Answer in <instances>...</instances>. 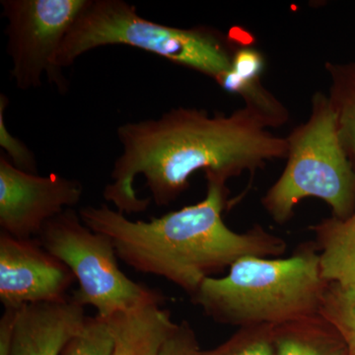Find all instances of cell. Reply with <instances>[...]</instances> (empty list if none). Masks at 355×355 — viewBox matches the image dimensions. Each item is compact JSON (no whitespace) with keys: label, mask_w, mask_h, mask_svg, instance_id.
<instances>
[{"label":"cell","mask_w":355,"mask_h":355,"mask_svg":"<svg viewBox=\"0 0 355 355\" xmlns=\"http://www.w3.org/2000/svg\"><path fill=\"white\" fill-rule=\"evenodd\" d=\"M320 315L338 331L347 355H355V286L329 284Z\"/></svg>","instance_id":"cell-16"},{"label":"cell","mask_w":355,"mask_h":355,"mask_svg":"<svg viewBox=\"0 0 355 355\" xmlns=\"http://www.w3.org/2000/svg\"><path fill=\"white\" fill-rule=\"evenodd\" d=\"M113 338L106 320L88 317L83 330L64 347L62 355H111Z\"/></svg>","instance_id":"cell-18"},{"label":"cell","mask_w":355,"mask_h":355,"mask_svg":"<svg viewBox=\"0 0 355 355\" xmlns=\"http://www.w3.org/2000/svg\"><path fill=\"white\" fill-rule=\"evenodd\" d=\"M329 282L315 243L288 258L244 257L225 277H207L191 302L217 323L277 327L320 314Z\"/></svg>","instance_id":"cell-3"},{"label":"cell","mask_w":355,"mask_h":355,"mask_svg":"<svg viewBox=\"0 0 355 355\" xmlns=\"http://www.w3.org/2000/svg\"><path fill=\"white\" fill-rule=\"evenodd\" d=\"M324 69L330 78L328 97L340 141L355 168V60L345 64L327 62Z\"/></svg>","instance_id":"cell-15"},{"label":"cell","mask_w":355,"mask_h":355,"mask_svg":"<svg viewBox=\"0 0 355 355\" xmlns=\"http://www.w3.org/2000/svg\"><path fill=\"white\" fill-rule=\"evenodd\" d=\"M315 234L323 279L355 286V209L347 218L333 216L310 226Z\"/></svg>","instance_id":"cell-13"},{"label":"cell","mask_w":355,"mask_h":355,"mask_svg":"<svg viewBox=\"0 0 355 355\" xmlns=\"http://www.w3.org/2000/svg\"><path fill=\"white\" fill-rule=\"evenodd\" d=\"M112 44L153 53L216 83L230 69L239 46L216 28L171 27L141 17L123 0H89L60 46L55 67L62 72L87 51Z\"/></svg>","instance_id":"cell-4"},{"label":"cell","mask_w":355,"mask_h":355,"mask_svg":"<svg viewBox=\"0 0 355 355\" xmlns=\"http://www.w3.org/2000/svg\"><path fill=\"white\" fill-rule=\"evenodd\" d=\"M74 282L71 270L38 238L19 239L0 233V301L4 309L64 300Z\"/></svg>","instance_id":"cell-9"},{"label":"cell","mask_w":355,"mask_h":355,"mask_svg":"<svg viewBox=\"0 0 355 355\" xmlns=\"http://www.w3.org/2000/svg\"><path fill=\"white\" fill-rule=\"evenodd\" d=\"M286 139V167L261 198L266 214L284 224L301 200L316 198L336 218L349 217L355 209V168L340 141L328 95L314 93L307 121Z\"/></svg>","instance_id":"cell-5"},{"label":"cell","mask_w":355,"mask_h":355,"mask_svg":"<svg viewBox=\"0 0 355 355\" xmlns=\"http://www.w3.org/2000/svg\"><path fill=\"white\" fill-rule=\"evenodd\" d=\"M89 0H2L7 19V53L11 76L21 90L38 88L44 74L60 91L67 90L55 67L60 46Z\"/></svg>","instance_id":"cell-7"},{"label":"cell","mask_w":355,"mask_h":355,"mask_svg":"<svg viewBox=\"0 0 355 355\" xmlns=\"http://www.w3.org/2000/svg\"><path fill=\"white\" fill-rule=\"evenodd\" d=\"M207 196L196 205L149 221H132L107 205L83 207L81 220L111 238L116 254L137 272L163 277L191 296L203 280L244 258H279L286 242L256 225L235 232L224 223L227 182L205 176Z\"/></svg>","instance_id":"cell-2"},{"label":"cell","mask_w":355,"mask_h":355,"mask_svg":"<svg viewBox=\"0 0 355 355\" xmlns=\"http://www.w3.org/2000/svg\"><path fill=\"white\" fill-rule=\"evenodd\" d=\"M38 239L73 273L79 287L71 297L84 307H94L103 319L164 301L160 292L133 282L123 272L111 238L87 227L73 209L51 219Z\"/></svg>","instance_id":"cell-6"},{"label":"cell","mask_w":355,"mask_h":355,"mask_svg":"<svg viewBox=\"0 0 355 355\" xmlns=\"http://www.w3.org/2000/svg\"><path fill=\"white\" fill-rule=\"evenodd\" d=\"M80 182L57 174L39 176L0 156V227L19 239L38 238L44 226L80 202Z\"/></svg>","instance_id":"cell-8"},{"label":"cell","mask_w":355,"mask_h":355,"mask_svg":"<svg viewBox=\"0 0 355 355\" xmlns=\"http://www.w3.org/2000/svg\"><path fill=\"white\" fill-rule=\"evenodd\" d=\"M8 105V98L1 94L0 97V146L8 154L6 156L13 166L22 171L37 174L36 156L22 140L14 137L6 127L4 112Z\"/></svg>","instance_id":"cell-19"},{"label":"cell","mask_w":355,"mask_h":355,"mask_svg":"<svg viewBox=\"0 0 355 355\" xmlns=\"http://www.w3.org/2000/svg\"><path fill=\"white\" fill-rule=\"evenodd\" d=\"M275 328L272 326L244 327L216 349L202 355H275Z\"/></svg>","instance_id":"cell-17"},{"label":"cell","mask_w":355,"mask_h":355,"mask_svg":"<svg viewBox=\"0 0 355 355\" xmlns=\"http://www.w3.org/2000/svg\"><path fill=\"white\" fill-rule=\"evenodd\" d=\"M275 355H347L345 343L321 315L275 328Z\"/></svg>","instance_id":"cell-14"},{"label":"cell","mask_w":355,"mask_h":355,"mask_svg":"<svg viewBox=\"0 0 355 355\" xmlns=\"http://www.w3.org/2000/svg\"><path fill=\"white\" fill-rule=\"evenodd\" d=\"M18 310L6 308L0 319V355H11Z\"/></svg>","instance_id":"cell-21"},{"label":"cell","mask_w":355,"mask_h":355,"mask_svg":"<svg viewBox=\"0 0 355 355\" xmlns=\"http://www.w3.org/2000/svg\"><path fill=\"white\" fill-rule=\"evenodd\" d=\"M266 58L253 46H242L236 50L230 69L217 81L226 92L241 96L245 106L263 116L268 127L286 125L288 110L261 83Z\"/></svg>","instance_id":"cell-12"},{"label":"cell","mask_w":355,"mask_h":355,"mask_svg":"<svg viewBox=\"0 0 355 355\" xmlns=\"http://www.w3.org/2000/svg\"><path fill=\"white\" fill-rule=\"evenodd\" d=\"M160 355H202L196 331L187 321L177 328L166 340Z\"/></svg>","instance_id":"cell-20"},{"label":"cell","mask_w":355,"mask_h":355,"mask_svg":"<svg viewBox=\"0 0 355 355\" xmlns=\"http://www.w3.org/2000/svg\"><path fill=\"white\" fill-rule=\"evenodd\" d=\"M88 316L71 296L23 306L17 312L11 355H62Z\"/></svg>","instance_id":"cell-10"},{"label":"cell","mask_w":355,"mask_h":355,"mask_svg":"<svg viewBox=\"0 0 355 355\" xmlns=\"http://www.w3.org/2000/svg\"><path fill=\"white\" fill-rule=\"evenodd\" d=\"M113 338L111 355H160L178 323L161 304L120 311L105 319Z\"/></svg>","instance_id":"cell-11"},{"label":"cell","mask_w":355,"mask_h":355,"mask_svg":"<svg viewBox=\"0 0 355 355\" xmlns=\"http://www.w3.org/2000/svg\"><path fill=\"white\" fill-rule=\"evenodd\" d=\"M118 139L123 151L103 196L128 214L144 211L151 200L167 207L198 171L227 182L287 154L286 137L273 135L246 106L229 114L179 107L158 119L121 125Z\"/></svg>","instance_id":"cell-1"}]
</instances>
